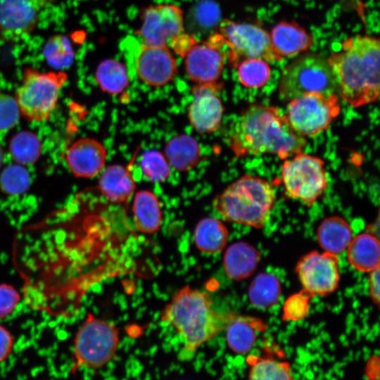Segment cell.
I'll return each mask as SVG.
<instances>
[{"mask_svg":"<svg viewBox=\"0 0 380 380\" xmlns=\"http://www.w3.org/2000/svg\"><path fill=\"white\" fill-rule=\"evenodd\" d=\"M229 137L238 158L272 154L285 160L302 152L307 143L293 130L286 115L261 104H251L242 112Z\"/></svg>","mask_w":380,"mask_h":380,"instance_id":"6da1fadb","label":"cell"},{"mask_svg":"<svg viewBox=\"0 0 380 380\" xmlns=\"http://www.w3.org/2000/svg\"><path fill=\"white\" fill-rule=\"evenodd\" d=\"M233 315L217 310L208 292L186 285L172 296L163 310L160 319L179 338V358L189 360L203 344L226 328Z\"/></svg>","mask_w":380,"mask_h":380,"instance_id":"7a4b0ae2","label":"cell"},{"mask_svg":"<svg viewBox=\"0 0 380 380\" xmlns=\"http://www.w3.org/2000/svg\"><path fill=\"white\" fill-rule=\"evenodd\" d=\"M379 50L378 38L358 34L347 38L327 59L340 96L354 108L379 99Z\"/></svg>","mask_w":380,"mask_h":380,"instance_id":"3957f363","label":"cell"},{"mask_svg":"<svg viewBox=\"0 0 380 380\" xmlns=\"http://www.w3.org/2000/svg\"><path fill=\"white\" fill-rule=\"evenodd\" d=\"M275 201L272 183L246 175L216 196L213 205L224 220L260 229L270 220Z\"/></svg>","mask_w":380,"mask_h":380,"instance_id":"277c9868","label":"cell"},{"mask_svg":"<svg viewBox=\"0 0 380 380\" xmlns=\"http://www.w3.org/2000/svg\"><path fill=\"white\" fill-rule=\"evenodd\" d=\"M68 78L62 70L41 72L34 68H25L15 95L20 114L31 121L46 120Z\"/></svg>","mask_w":380,"mask_h":380,"instance_id":"5b68a950","label":"cell"},{"mask_svg":"<svg viewBox=\"0 0 380 380\" xmlns=\"http://www.w3.org/2000/svg\"><path fill=\"white\" fill-rule=\"evenodd\" d=\"M119 342L114 324L88 313L74 338L72 371L103 367L115 356Z\"/></svg>","mask_w":380,"mask_h":380,"instance_id":"8992f818","label":"cell"},{"mask_svg":"<svg viewBox=\"0 0 380 380\" xmlns=\"http://www.w3.org/2000/svg\"><path fill=\"white\" fill-rule=\"evenodd\" d=\"M337 85L327 59L316 53H305L291 61L283 70L279 93L291 101L305 93H335Z\"/></svg>","mask_w":380,"mask_h":380,"instance_id":"52a82bcc","label":"cell"},{"mask_svg":"<svg viewBox=\"0 0 380 380\" xmlns=\"http://www.w3.org/2000/svg\"><path fill=\"white\" fill-rule=\"evenodd\" d=\"M281 175L286 195L307 206L315 203L327 188L323 160L302 152L284 160Z\"/></svg>","mask_w":380,"mask_h":380,"instance_id":"ba28073f","label":"cell"},{"mask_svg":"<svg viewBox=\"0 0 380 380\" xmlns=\"http://www.w3.org/2000/svg\"><path fill=\"white\" fill-rule=\"evenodd\" d=\"M341 112L336 93H305L291 99L286 117L293 130L302 137H314L326 130Z\"/></svg>","mask_w":380,"mask_h":380,"instance_id":"9c48e42d","label":"cell"},{"mask_svg":"<svg viewBox=\"0 0 380 380\" xmlns=\"http://www.w3.org/2000/svg\"><path fill=\"white\" fill-rule=\"evenodd\" d=\"M219 30L229 49V64L234 68L248 58L267 62L281 60L274 50L270 34L258 25L224 20L220 24Z\"/></svg>","mask_w":380,"mask_h":380,"instance_id":"30bf717a","label":"cell"},{"mask_svg":"<svg viewBox=\"0 0 380 380\" xmlns=\"http://www.w3.org/2000/svg\"><path fill=\"white\" fill-rule=\"evenodd\" d=\"M61 0H0V40L16 42L37 28L42 12Z\"/></svg>","mask_w":380,"mask_h":380,"instance_id":"8fae6325","label":"cell"},{"mask_svg":"<svg viewBox=\"0 0 380 380\" xmlns=\"http://www.w3.org/2000/svg\"><path fill=\"white\" fill-rule=\"evenodd\" d=\"M296 270L303 289L312 296H327L338 286L340 272L336 254L311 251L301 258Z\"/></svg>","mask_w":380,"mask_h":380,"instance_id":"7c38bea8","label":"cell"},{"mask_svg":"<svg viewBox=\"0 0 380 380\" xmlns=\"http://www.w3.org/2000/svg\"><path fill=\"white\" fill-rule=\"evenodd\" d=\"M224 45L220 33L205 42H197L184 56L189 78L196 84L217 82L224 65Z\"/></svg>","mask_w":380,"mask_h":380,"instance_id":"4fadbf2b","label":"cell"},{"mask_svg":"<svg viewBox=\"0 0 380 380\" xmlns=\"http://www.w3.org/2000/svg\"><path fill=\"white\" fill-rule=\"evenodd\" d=\"M141 20L138 34L144 44L167 45L184 32L183 11L175 4L151 5L144 9Z\"/></svg>","mask_w":380,"mask_h":380,"instance_id":"5bb4252c","label":"cell"},{"mask_svg":"<svg viewBox=\"0 0 380 380\" xmlns=\"http://www.w3.org/2000/svg\"><path fill=\"white\" fill-rule=\"evenodd\" d=\"M221 86L217 82L196 84L192 89L188 118L191 126L201 134L213 133L221 125L224 111L217 95Z\"/></svg>","mask_w":380,"mask_h":380,"instance_id":"9a60e30c","label":"cell"},{"mask_svg":"<svg viewBox=\"0 0 380 380\" xmlns=\"http://www.w3.org/2000/svg\"><path fill=\"white\" fill-rule=\"evenodd\" d=\"M135 70L145 84L158 87L170 82L177 72V64L167 45L143 44L135 58Z\"/></svg>","mask_w":380,"mask_h":380,"instance_id":"2e32d148","label":"cell"},{"mask_svg":"<svg viewBox=\"0 0 380 380\" xmlns=\"http://www.w3.org/2000/svg\"><path fill=\"white\" fill-rule=\"evenodd\" d=\"M106 150L94 138L85 137L75 141L66 153V162L77 177L91 178L100 173L105 165Z\"/></svg>","mask_w":380,"mask_h":380,"instance_id":"e0dca14e","label":"cell"},{"mask_svg":"<svg viewBox=\"0 0 380 380\" xmlns=\"http://www.w3.org/2000/svg\"><path fill=\"white\" fill-rule=\"evenodd\" d=\"M270 35L274 50L281 59L306 51L314 44L311 34L295 21H280Z\"/></svg>","mask_w":380,"mask_h":380,"instance_id":"ac0fdd59","label":"cell"},{"mask_svg":"<svg viewBox=\"0 0 380 380\" xmlns=\"http://www.w3.org/2000/svg\"><path fill=\"white\" fill-rule=\"evenodd\" d=\"M266 328L259 318L247 315H233L225 329L229 348L236 353H248Z\"/></svg>","mask_w":380,"mask_h":380,"instance_id":"d6986e66","label":"cell"},{"mask_svg":"<svg viewBox=\"0 0 380 380\" xmlns=\"http://www.w3.org/2000/svg\"><path fill=\"white\" fill-rule=\"evenodd\" d=\"M260 258V253L252 245L243 241L232 243L223 258L226 274L233 280L247 279L255 271Z\"/></svg>","mask_w":380,"mask_h":380,"instance_id":"ffe728a7","label":"cell"},{"mask_svg":"<svg viewBox=\"0 0 380 380\" xmlns=\"http://www.w3.org/2000/svg\"><path fill=\"white\" fill-rule=\"evenodd\" d=\"M99 188L110 201H128L135 190V182L128 168L120 165L106 167L99 179Z\"/></svg>","mask_w":380,"mask_h":380,"instance_id":"44dd1931","label":"cell"},{"mask_svg":"<svg viewBox=\"0 0 380 380\" xmlns=\"http://www.w3.org/2000/svg\"><path fill=\"white\" fill-rule=\"evenodd\" d=\"M133 221L137 229L145 234L158 232L163 215L157 196L148 190H140L134 195L132 204Z\"/></svg>","mask_w":380,"mask_h":380,"instance_id":"7402d4cb","label":"cell"},{"mask_svg":"<svg viewBox=\"0 0 380 380\" xmlns=\"http://www.w3.org/2000/svg\"><path fill=\"white\" fill-rule=\"evenodd\" d=\"M317 239L324 251L338 254L346 251L353 239V230L349 223L343 217H326L319 224Z\"/></svg>","mask_w":380,"mask_h":380,"instance_id":"603a6c76","label":"cell"},{"mask_svg":"<svg viewBox=\"0 0 380 380\" xmlns=\"http://www.w3.org/2000/svg\"><path fill=\"white\" fill-rule=\"evenodd\" d=\"M165 158L175 170L187 172L197 165L201 159L198 142L188 134H179L170 139L165 147Z\"/></svg>","mask_w":380,"mask_h":380,"instance_id":"cb8c5ba5","label":"cell"},{"mask_svg":"<svg viewBox=\"0 0 380 380\" xmlns=\"http://www.w3.org/2000/svg\"><path fill=\"white\" fill-rule=\"evenodd\" d=\"M347 258L356 270L369 272L379 267V243L369 233L353 238L347 248Z\"/></svg>","mask_w":380,"mask_h":380,"instance_id":"d4e9b609","label":"cell"},{"mask_svg":"<svg viewBox=\"0 0 380 380\" xmlns=\"http://www.w3.org/2000/svg\"><path fill=\"white\" fill-rule=\"evenodd\" d=\"M229 239L227 227L220 220L205 217L196 224L194 232V242L202 253L215 254L220 253Z\"/></svg>","mask_w":380,"mask_h":380,"instance_id":"484cf974","label":"cell"},{"mask_svg":"<svg viewBox=\"0 0 380 380\" xmlns=\"http://www.w3.org/2000/svg\"><path fill=\"white\" fill-rule=\"evenodd\" d=\"M281 288L278 278L268 272L258 274L251 281L248 291L251 303L258 309L275 305L281 296Z\"/></svg>","mask_w":380,"mask_h":380,"instance_id":"4316f807","label":"cell"},{"mask_svg":"<svg viewBox=\"0 0 380 380\" xmlns=\"http://www.w3.org/2000/svg\"><path fill=\"white\" fill-rule=\"evenodd\" d=\"M95 79L103 91L112 95L123 91L129 83L126 67L121 62L113 59L103 61L98 65Z\"/></svg>","mask_w":380,"mask_h":380,"instance_id":"83f0119b","label":"cell"},{"mask_svg":"<svg viewBox=\"0 0 380 380\" xmlns=\"http://www.w3.org/2000/svg\"><path fill=\"white\" fill-rule=\"evenodd\" d=\"M248 378L251 379L289 380L293 379L291 365L287 362L279 361L270 357L250 356Z\"/></svg>","mask_w":380,"mask_h":380,"instance_id":"f1b7e54d","label":"cell"},{"mask_svg":"<svg viewBox=\"0 0 380 380\" xmlns=\"http://www.w3.org/2000/svg\"><path fill=\"white\" fill-rule=\"evenodd\" d=\"M8 148L13 159L23 165L34 163L42 151L39 139L29 131H22L15 134L10 141Z\"/></svg>","mask_w":380,"mask_h":380,"instance_id":"f546056e","label":"cell"},{"mask_svg":"<svg viewBox=\"0 0 380 380\" xmlns=\"http://www.w3.org/2000/svg\"><path fill=\"white\" fill-rule=\"evenodd\" d=\"M43 55L49 65L55 68L62 69L72 63L75 52L68 38L57 34L46 41L44 46Z\"/></svg>","mask_w":380,"mask_h":380,"instance_id":"4dcf8cb0","label":"cell"},{"mask_svg":"<svg viewBox=\"0 0 380 380\" xmlns=\"http://www.w3.org/2000/svg\"><path fill=\"white\" fill-rule=\"evenodd\" d=\"M240 82L248 88H260L267 82L270 68L267 61L261 58H248L237 65Z\"/></svg>","mask_w":380,"mask_h":380,"instance_id":"1f68e13d","label":"cell"},{"mask_svg":"<svg viewBox=\"0 0 380 380\" xmlns=\"http://www.w3.org/2000/svg\"><path fill=\"white\" fill-rule=\"evenodd\" d=\"M30 184V175L24 165L19 163L6 167L0 175V189L6 194H22Z\"/></svg>","mask_w":380,"mask_h":380,"instance_id":"d6a6232c","label":"cell"},{"mask_svg":"<svg viewBox=\"0 0 380 380\" xmlns=\"http://www.w3.org/2000/svg\"><path fill=\"white\" fill-rule=\"evenodd\" d=\"M140 167L146 179L151 182H162L170 175L169 163L160 152L150 150L140 159Z\"/></svg>","mask_w":380,"mask_h":380,"instance_id":"836d02e7","label":"cell"},{"mask_svg":"<svg viewBox=\"0 0 380 380\" xmlns=\"http://www.w3.org/2000/svg\"><path fill=\"white\" fill-rule=\"evenodd\" d=\"M312 296L304 289L289 296L283 305V319L297 322L305 319L309 312Z\"/></svg>","mask_w":380,"mask_h":380,"instance_id":"e575fe53","label":"cell"},{"mask_svg":"<svg viewBox=\"0 0 380 380\" xmlns=\"http://www.w3.org/2000/svg\"><path fill=\"white\" fill-rule=\"evenodd\" d=\"M20 112L15 97L0 93V132H6L18 122Z\"/></svg>","mask_w":380,"mask_h":380,"instance_id":"d590c367","label":"cell"},{"mask_svg":"<svg viewBox=\"0 0 380 380\" xmlns=\"http://www.w3.org/2000/svg\"><path fill=\"white\" fill-rule=\"evenodd\" d=\"M21 296L11 284H0V319L10 316L18 307Z\"/></svg>","mask_w":380,"mask_h":380,"instance_id":"8d00e7d4","label":"cell"},{"mask_svg":"<svg viewBox=\"0 0 380 380\" xmlns=\"http://www.w3.org/2000/svg\"><path fill=\"white\" fill-rule=\"evenodd\" d=\"M217 6L211 2H203L196 9L197 20L206 25L214 23L219 17Z\"/></svg>","mask_w":380,"mask_h":380,"instance_id":"74e56055","label":"cell"},{"mask_svg":"<svg viewBox=\"0 0 380 380\" xmlns=\"http://www.w3.org/2000/svg\"><path fill=\"white\" fill-rule=\"evenodd\" d=\"M14 337L7 328L0 324V363L6 361L12 353Z\"/></svg>","mask_w":380,"mask_h":380,"instance_id":"f35d334b","label":"cell"},{"mask_svg":"<svg viewBox=\"0 0 380 380\" xmlns=\"http://www.w3.org/2000/svg\"><path fill=\"white\" fill-rule=\"evenodd\" d=\"M172 49L180 56L184 57L187 51L197 42L193 37L183 32L170 41Z\"/></svg>","mask_w":380,"mask_h":380,"instance_id":"ab89813d","label":"cell"},{"mask_svg":"<svg viewBox=\"0 0 380 380\" xmlns=\"http://www.w3.org/2000/svg\"><path fill=\"white\" fill-rule=\"evenodd\" d=\"M369 291L373 302L379 305V267L369 272Z\"/></svg>","mask_w":380,"mask_h":380,"instance_id":"60d3db41","label":"cell"},{"mask_svg":"<svg viewBox=\"0 0 380 380\" xmlns=\"http://www.w3.org/2000/svg\"><path fill=\"white\" fill-rule=\"evenodd\" d=\"M380 360L378 355L372 356L365 366V375L370 380L379 379Z\"/></svg>","mask_w":380,"mask_h":380,"instance_id":"b9f144b4","label":"cell"},{"mask_svg":"<svg viewBox=\"0 0 380 380\" xmlns=\"http://www.w3.org/2000/svg\"><path fill=\"white\" fill-rule=\"evenodd\" d=\"M4 159V150H3V148H1V146H0V168H1V167L2 166V165H3Z\"/></svg>","mask_w":380,"mask_h":380,"instance_id":"7bdbcfd3","label":"cell"}]
</instances>
